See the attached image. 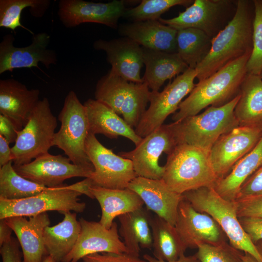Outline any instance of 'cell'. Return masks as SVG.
Masks as SVG:
<instances>
[{
  "label": "cell",
  "mask_w": 262,
  "mask_h": 262,
  "mask_svg": "<svg viewBox=\"0 0 262 262\" xmlns=\"http://www.w3.org/2000/svg\"><path fill=\"white\" fill-rule=\"evenodd\" d=\"M262 136V123L239 126L221 135L212 147L210 161L218 178L225 177L233 166L257 144Z\"/></svg>",
  "instance_id": "cell-13"
},
{
  "label": "cell",
  "mask_w": 262,
  "mask_h": 262,
  "mask_svg": "<svg viewBox=\"0 0 262 262\" xmlns=\"http://www.w3.org/2000/svg\"><path fill=\"white\" fill-rule=\"evenodd\" d=\"M127 188L139 195L148 211L175 226L182 195L171 190L162 179L137 177Z\"/></svg>",
  "instance_id": "cell-21"
},
{
  "label": "cell",
  "mask_w": 262,
  "mask_h": 262,
  "mask_svg": "<svg viewBox=\"0 0 262 262\" xmlns=\"http://www.w3.org/2000/svg\"><path fill=\"white\" fill-rule=\"evenodd\" d=\"M254 14L253 0H237L233 18L212 39L209 54L195 69L198 82L251 52Z\"/></svg>",
  "instance_id": "cell-1"
},
{
  "label": "cell",
  "mask_w": 262,
  "mask_h": 262,
  "mask_svg": "<svg viewBox=\"0 0 262 262\" xmlns=\"http://www.w3.org/2000/svg\"><path fill=\"white\" fill-rule=\"evenodd\" d=\"M195 69L189 68L169 82L162 92L150 91V105L146 110L136 128V133L144 138L164 125L166 118L178 110L183 98L196 85Z\"/></svg>",
  "instance_id": "cell-11"
},
{
  "label": "cell",
  "mask_w": 262,
  "mask_h": 262,
  "mask_svg": "<svg viewBox=\"0 0 262 262\" xmlns=\"http://www.w3.org/2000/svg\"><path fill=\"white\" fill-rule=\"evenodd\" d=\"M259 76L261 77V79H262V71Z\"/></svg>",
  "instance_id": "cell-51"
},
{
  "label": "cell",
  "mask_w": 262,
  "mask_h": 262,
  "mask_svg": "<svg viewBox=\"0 0 262 262\" xmlns=\"http://www.w3.org/2000/svg\"><path fill=\"white\" fill-rule=\"evenodd\" d=\"M153 254L159 260L173 262L184 254L182 244L175 226L157 215L151 218Z\"/></svg>",
  "instance_id": "cell-32"
},
{
  "label": "cell",
  "mask_w": 262,
  "mask_h": 262,
  "mask_svg": "<svg viewBox=\"0 0 262 262\" xmlns=\"http://www.w3.org/2000/svg\"><path fill=\"white\" fill-rule=\"evenodd\" d=\"M18 131L14 124L7 117L0 114V135L9 143H15Z\"/></svg>",
  "instance_id": "cell-44"
},
{
  "label": "cell",
  "mask_w": 262,
  "mask_h": 262,
  "mask_svg": "<svg viewBox=\"0 0 262 262\" xmlns=\"http://www.w3.org/2000/svg\"><path fill=\"white\" fill-rule=\"evenodd\" d=\"M93 47L105 52L112 72L129 82H143L140 76L144 65L142 49L136 42L126 37L99 39L94 42Z\"/></svg>",
  "instance_id": "cell-20"
},
{
  "label": "cell",
  "mask_w": 262,
  "mask_h": 262,
  "mask_svg": "<svg viewBox=\"0 0 262 262\" xmlns=\"http://www.w3.org/2000/svg\"><path fill=\"white\" fill-rule=\"evenodd\" d=\"M252 49L246 64L247 74L260 75L262 71V0H253Z\"/></svg>",
  "instance_id": "cell-37"
},
{
  "label": "cell",
  "mask_w": 262,
  "mask_h": 262,
  "mask_svg": "<svg viewBox=\"0 0 262 262\" xmlns=\"http://www.w3.org/2000/svg\"><path fill=\"white\" fill-rule=\"evenodd\" d=\"M212 40L197 29L179 30L177 35V53L189 68L196 69L209 54Z\"/></svg>",
  "instance_id": "cell-33"
},
{
  "label": "cell",
  "mask_w": 262,
  "mask_h": 262,
  "mask_svg": "<svg viewBox=\"0 0 262 262\" xmlns=\"http://www.w3.org/2000/svg\"><path fill=\"white\" fill-rule=\"evenodd\" d=\"M193 0H143L137 6L126 9L123 17L133 22L158 20L161 16L176 5L190 6Z\"/></svg>",
  "instance_id": "cell-36"
},
{
  "label": "cell",
  "mask_w": 262,
  "mask_h": 262,
  "mask_svg": "<svg viewBox=\"0 0 262 262\" xmlns=\"http://www.w3.org/2000/svg\"><path fill=\"white\" fill-rule=\"evenodd\" d=\"M178 31L159 20L133 22L121 25L119 33L141 47L169 53H177Z\"/></svg>",
  "instance_id": "cell-24"
},
{
  "label": "cell",
  "mask_w": 262,
  "mask_h": 262,
  "mask_svg": "<svg viewBox=\"0 0 262 262\" xmlns=\"http://www.w3.org/2000/svg\"><path fill=\"white\" fill-rule=\"evenodd\" d=\"M13 231L4 219H0V246L10 241Z\"/></svg>",
  "instance_id": "cell-46"
},
{
  "label": "cell",
  "mask_w": 262,
  "mask_h": 262,
  "mask_svg": "<svg viewBox=\"0 0 262 262\" xmlns=\"http://www.w3.org/2000/svg\"><path fill=\"white\" fill-rule=\"evenodd\" d=\"M251 52L229 63L211 76L198 82L180 103L172 117L174 122L195 115L210 106L219 107L235 98L247 74L246 64Z\"/></svg>",
  "instance_id": "cell-2"
},
{
  "label": "cell",
  "mask_w": 262,
  "mask_h": 262,
  "mask_svg": "<svg viewBox=\"0 0 262 262\" xmlns=\"http://www.w3.org/2000/svg\"><path fill=\"white\" fill-rule=\"evenodd\" d=\"M19 245L18 240L12 237L10 241L1 246L0 253L2 262H23Z\"/></svg>",
  "instance_id": "cell-43"
},
{
  "label": "cell",
  "mask_w": 262,
  "mask_h": 262,
  "mask_svg": "<svg viewBox=\"0 0 262 262\" xmlns=\"http://www.w3.org/2000/svg\"><path fill=\"white\" fill-rule=\"evenodd\" d=\"M50 37L45 32L33 34L30 45L24 47L14 45L15 37L7 34L0 43V74L14 69L36 67L41 63L48 69L52 65H56L57 55L56 51L48 49Z\"/></svg>",
  "instance_id": "cell-15"
},
{
  "label": "cell",
  "mask_w": 262,
  "mask_h": 262,
  "mask_svg": "<svg viewBox=\"0 0 262 262\" xmlns=\"http://www.w3.org/2000/svg\"><path fill=\"white\" fill-rule=\"evenodd\" d=\"M143 259L147 262H200L195 254L189 256H185V254H183L178 260L173 262L159 260L156 259L154 256L153 257L147 254L143 255Z\"/></svg>",
  "instance_id": "cell-47"
},
{
  "label": "cell",
  "mask_w": 262,
  "mask_h": 262,
  "mask_svg": "<svg viewBox=\"0 0 262 262\" xmlns=\"http://www.w3.org/2000/svg\"><path fill=\"white\" fill-rule=\"evenodd\" d=\"M40 91L28 89L14 79L0 80V114L8 118L18 131L26 124L39 101Z\"/></svg>",
  "instance_id": "cell-22"
},
{
  "label": "cell",
  "mask_w": 262,
  "mask_h": 262,
  "mask_svg": "<svg viewBox=\"0 0 262 262\" xmlns=\"http://www.w3.org/2000/svg\"><path fill=\"white\" fill-rule=\"evenodd\" d=\"M9 143L0 135V167L10 162H13L11 148Z\"/></svg>",
  "instance_id": "cell-45"
},
{
  "label": "cell",
  "mask_w": 262,
  "mask_h": 262,
  "mask_svg": "<svg viewBox=\"0 0 262 262\" xmlns=\"http://www.w3.org/2000/svg\"><path fill=\"white\" fill-rule=\"evenodd\" d=\"M49 0H0V27L15 31L21 27L34 34L21 23L23 9L30 8L31 15L34 17H42L50 5Z\"/></svg>",
  "instance_id": "cell-35"
},
{
  "label": "cell",
  "mask_w": 262,
  "mask_h": 262,
  "mask_svg": "<svg viewBox=\"0 0 262 262\" xmlns=\"http://www.w3.org/2000/svg\"><path fill=\"white\" fill-rule=\"evenodd\" d=\"M195 254L200 262H243V253L229 243L199 245Z\"/></svg>",
  "instance_id": "cell-38"
},
{
  "label": "cell",
  "mask_w": 262,
  "mask_h": 262,
  "mask_svg": "<svg viewBox=\"0 0 262 262\" xmlns=\"http://www.w3.org/2000/svg\"><path fill=\"white\" fill-rule=\"evenodd\" d=\"M62 221L53 226L47 227L44 231V242L48 255L54 262H62L75 245L81 229L77 213L68 212L63 214Z\"/></svg>",
  "instance_id": "cell-28"
},
{
  "label": "cell",
  "mask_w": 262,
  "mask_h": 262,
  "mask_svg": "<svg viewBox=\"0 0 262 262\" xmlns=\"http://www.w3.org/2000/svg\"><path fill=\"white\" fill-rule=\"evenodd\" d=\"M81 262H83V261Z\"/></svg>",
  "instance_id": "cell-52"
},
{
  "label": "cell",
  "mask_w": 262,
  "mask_h": 262,
  "mask_svg": "<svg viewBox=\"0 0 262 262\" xmlns=\"http://www.w3.org/2000/svg\"><path fill=\"white\" fill-rule=\"evenodd\" d=\"M182 195L196 210L209 215L216 221L231 245L249 254L257 262H262L255 246L240 225L234 201L221 196L213 186L189 191Z\"/></svg>",
  "instance_id": "cell-6"
},
{
  "label": "cell",
  "mask_w": 262,
  "mask_h": 262,
  "mask_svg": "<svg viewBox=\"0 0 262 262\" xmlns=\"http://www.w3.org/2000/svg\"><path fill=\"white\" fill-rule=\"evenodd\" d=\"M57 126V119L51 112L49 99L44 98L39 100L11 147L14 165L29 163L48 153Z\"/></svg>",
  "instance_id": "cell-9"
},
{
  "label": "cell",
  "mask_w": 262,
  "mask_h": 262,
  "mask_svg": "<svg viewBox=\"0 0 262 262\" xmlns=\"http://www.w3.org/2000/svg\"><path fill=\"white\" fill-rule=\"evenodd\" d=\"M185 248H197L200 244L218 245L226 241V235L209 215L196 210L184 197L180 201L175 225Z\"/></svg>",
  "instance_id": "cell-18"
},
{
  "label": "cell",
  "mask_w": 262,
  "mask_h": 262,
  "mask_svg": "<svg viewBox=\"0 0 262 262\" xmlns=\"http://www.w3.org/2000/svg\"><path fill=\"white\" fill-rule=\"evenodd\" d=\"M43 262H54V261L51 256L47 255L44 258Z\"/></svg>",
  "instance_id": "cell-50"
},
{
  "label": "cell",
  "mask_w": 262,
  "mask_h": 262,
  "mask_svg": "<svg viewBox=\"0 0 262 262\" xmlns=\"http://www.w3.org/2000/svg\"><path fill=\"white\" fill-rule=\"evenodd\" d=\"M89 178L71 185L48 187L39 194L26 198L9 200L0 198V219L12 216L29 217L48 211L61 214L68 212L81 213L86 204L79 197L85 195L94 198L90 193Z\"/></svg>",
  "instance_id": "cell-4"
},
{
  "label": "cell",
  "mask_w": 262,
  "mask_h": 262,
  "mask_svg": "<svg viewBox=\"0 0 262 262\" xmlns=\"http://www.w3.org/2000/svg\"><path fill=\"white\" fill-rule=\"evenodd\" d=\"M90 191L101 208L99 222L107 229L111 227L115 218L139 209L144 205L139 195L128 188L111 189L91 185Z\"/></svg>",
  "instance_id": "cell-27"
},
{
  "label": "cell",
  "mask_w": 262,
  "mask_h": 262,
  "mask_svg": "<svg viewBox=\"0 0 262 262\" xmlns=\"http://www.w3.org/2000/svg\"><path fill=\"white\" fill-rule=\"evenodd\" d=\"M87 116L89 132L94 135L102 134L110 139L125 137L136 146L142 138L134 129L111 108L94 99H88L83 103Z\"/></svg>",
  "instance_id": "cell-25"
},
{
  "label": "cell",
  "mask_w": 262,
  "mask_h": 262,
  "mask_svg": "<svg viewBox=\"0 0 262 262\" xmlns=\"http://www.w3.org/2000/svg\"><path fill=\"white\" fill-rule=\"evenodd\" d=\"M240 99L234 110L239 125L262 123V79L246 74L240 87Z\"/></svg>",
  "instance_id": "cell-31"
},
{
  "label": "cell",
  "mask_w": 262,
  "mask_h": 262,
  "mask_svg": "<svg viewBox=\"0 0 262 262\" xmlns=\"http://www.w3.org/2000/svg\"><path fill=\"white\" fill-rule=\"evenodd\" d=\"M240 225L251 241L254 244L262 240V217H239Z\"/></svg>",
  "instance_id": "cell-42"
},
{
  "label": "cell",
  "mask_w": 262,
  "mask_h": 262,
  "mask_svg": "<svg viewBox=\"0 0 262 262\" xmlns=\"http://www.w3.org/2000/svg\"><path fill=\"white\" fill-rule=\"evenodd\" d=\"M122 0L94 2L82 0H60L58 15L66 28L75 27L85 23H95L116 29L119 19L126 11Z\"/></svg>",
  "instance_id": "cell-17"
},
{
  "label": "cell",
  "mask_w": 262,
  "mask_h": 262,
  "mask_svg": "<svg viewBox=\"0 0 262 262\" xmlns=\"http://www.w3.org/2000/svg\"><path fill=\"white\" fill-rule=\"evenodd\" d=\"M234 202L238 218L262 217V194L242 197Z\"/></svg>",
  "instance_id": "cell-39"
},
{
  "label": "cell",
  "mask_w": 262,
  "mask_h": 262,
  "mask_svg": "<svg viewBox=\"0 0 262 262\" xmlns=\"http://www.w3.org/2000/svg\"><path fill=\"white\" fill-rule=\"evenodd\" d=\"M256 248L262 259V240L260 241L255 244Z\"/></svg>",
  "instance_id": "cell-49"
},
{
  "label": "cell",
  "mask_w": 262,
  "mask_h": 262,
  "mask_svg": "<svg viewBox=\"0 0 262 262\" xmlns=\"http://www.w3.org/2000/svg\"><path fill=\"white\" fill-rule=\"evenodd\" d=\"M262 165V136L255 147L232 168L224 178L213 186L224 198L234 201L240 189L246 180Z\"/></svg>",
  "instance_id": "cell-30"
},
{
  "label": "cell",
  "mask_w": 262,
  "mask_h": 262,
  "mask_svg": "<svg viewBox=\"0 0 262 262\" xmlns=\"http://www.w3.org/2000/svg\"><path fill=\"white\" fill-rule=\"evenodd\" d=\"M12 161L0 168V198L16 200L36 196L48 187L30 180L14 169Z\"/></svg>",
  "instance_id": "cell-34"
},
{
  "label": "cell",
  "mask_w": 262,
  "mask_h": 262,
  "mask_svg": "<svg viewBox=\"0 0 262 262\" xmlns=\"http://www.w3.org/2000/svg\"><path fill=\"white\" fill-rule=\"evenodd\" d=\"M261 194H262V165L243 184L236 199Z\"/></svg>",
  "instance_id": "cell-41"
},
{
  "label": "cell",
  "mask_w": 262,
  "mask_h": 262,
  "mask_svg": "<svg viewBox=\"0 0 262 262\" xmlns=\"http://www.w3.org/2000/svg\"><path fill=\"white\" fill-rule=\"evenodd\" d=\"M145 82L128 81L110 70L97 82L95 99L104 103L135 129L145 112L150 91Z\"/></svg>",
  "instance_id": "cell-7"
},
{
  "label": "cell",
  "mask_w": 262,
  "mask_h": 262,
  "mask_svg": "<svg viewBox=\"0 0 262 262\" xmlns=\"http://www.w3.org/2000/svg\"><path fill=\"white\" fill-rule=\"evenodd\" d=\"M58 120L61 127L54 134L52 146L64 151L72 163L94 171L85 149L89 133L86 110L74 91L66 95Z\"/></svg>",
  "instance_id": "cell-8"
},
{
  "label": "cell",
  "mask_w": 262,
  "mask_h": 262,
  "mask_svg": "<svg viewBox=\"0 0 262 262\" xmlns=\"http://www.w3.org/2000/svg\"><path fill=\"white\" fill-rule=\"evenodd\" d=\"M237 7V0H195L177 16L158 20L177 31L197 29L213 39L232 19Z\"/></svg>",
  "instance_id": "cell-10"
},
{
  "label": "cell",
  "mask_w": 262,
  "mask_h": 262,
  "mask_svg": "<svg viewBox=\"0 0 262 262\" xmlns=\"http://www.w3.org/2000/svg\"><path fill=\"white\" fill-rule=\"evenodd\" d=\"M83 262H147L144 259L123 253L115 254L112 253H95L87 255L82 259Z\"/></svg>",
  "instance_id": "cell-40"
},
{
  "label": "cell",
  "mask_w": 262,
  "mask_h": 262,
  "mask_svg": "<svg viewBox=\"0 0 262 262\" xmlns=\"http://www.w3.org/2000/svg\"><path fill=\"white\" fill-rule=\"evenodd\" d=\"M145 71L142 78L151 91H159L167 80H171L189 67L178 53H169L142 47Z\"/></svg>",
  "instance_id": "cell-26"
},
{
  "label": "cell",
  "mask_w": 262,
  "mask_h": 262,
  "mask_svg": "<svg viewBox=\"0 0 262 262\" xmlns=\"http://www.w3.org/2000/svg\"><path fill=\"white\" fill-rule=\"evenodd\" d=\"M177 145L169 124L159 129L142 138L135 148L130 151L119 152L120 156L131 160L138 177L161 180L164 167L159 164L163 153L169 155Z\"/></svg>",
  "instance_id": "cell-14"
},
{
  "label": "cell",
  "mask_w": 262,
  "mask_h": 262,
  "mask_svg": "<svg viewBox=\"0 0 262 262\" xmlns=\"http://www.w3.org/2000/svg\"><path fill=\"white\" fill-rule=\"evenodd\" d=\"M162 180L179 194L203 187H213L218 178L209 152L186 144H178L168 155Z\"/></svg>",
  "instance_id": "cell-5"
},
{
  "label": "cell",
  "mask_w": 262,
  "mask_h": 262,
  "mask_svg": "<svg viewBox=\"0 0 262 262\" xmlns=\"http://www.w3.org/2000/svg\"><path fill=\"white\" fill-rule=\"evenodd\" d=\"M79 221L81 229L78 239L62 262H78L84 257L95 253H127V248L119 236L115 222L107 229L99 222L88 221L83 218Z\"/></svg>",
  "instance_id": "cell-19"
},
{
  "label": "cell",
  "mask_w": 262,
  "mask_h": 262,
  "mask_svg": "<svg viewBox=\"0 0 262 262\" xmlns=\"http://www.w3.org/2000/svg\"><path fill=\"white\" fill-rule=\"evenodd\" d=\"M117 217L120 222L118 231L123 239L127 253L139 257L140 247H152L151 216L147 209L142 207Z\"/></svg>",
  "instance_id": "cell-29"
},
{
  "label": "cell",
  "mask_w": 262,
  "mask_h": 262,
  "mask_svg": "<svg viewBox=\"0 0 262 262\" xmlns=\"http://www.w3.org/2000/svg\"><path fill=\"white\" fill-rule=\"evenodd\" d=\"M16 234L22 249L23 262H43L47 253L44 242V231L49 226L47 213L31 216L5 218Z\"/></svg>",
  "instance_id": "cell-23"
},
{
  "label": "cell",
  "mask_w": 262,
  "mask_h": 262,
  "mask_svg": "<svg viewBox=\"0 0 262 262\" xmlns=\"http://www.w3.org/2000/svg\"><path fill=\"white\" fill-rule=\"evenodd\" d=\"M242 261L243 262H257L252 256L246 252L242 255Z\"/></svg>",
  "instance_id": "cell-48"
},
{
  "label": "cell",
  "mask_w": 262,
  "mask_h": 262,
  "mask_svg": "<svg viewBox=\"0 0 262 262\" xmlns=\"http://www.w3.org/2000/svg\"><path fill=\"white\" fill-rule=\"evenodd\" d=\"M70 162L68 157L48 152L29 163L13 167L22 177L47 187L63 185L65 180L74 177L90 178L93 170Z\"/></svg>",
  "instance_id": "cell-16"
},
{
  "label": "cell",
  "mask_w": 262,
  "mask_h": 262,
  "mask_svg": "<svg viewBox=\"0 0 262 262\" xmlns=\"http://www.w3.org/2000/svg\"><path fill=\"white\" fill-rule=\"evenodd\" d=\"M239 94L219 107L210 106L202 113L169 124L178 144L194 146L207 152L218 138L239 126L234 113Z\"/></svg>",
  "instance_id": "cell-3"
},
{
  "label": "cell",
  "mask_w": 262,
  "mask_h": 262,
  "mask_svg": "<svg viewBox=\"0 0 262 262\" xmlns=\"http://www.w3.org/2000/svg\"><path fill=\"white\" fill-rule=\"evenodd\" d=\"M86 154L94 171L92 185L111 189H124L138 177L132 161L114 153L102 145L95 135L88 133L85 142Z\"/></svg>",
  "instance_id": "cell-12"
}]
</instances>
